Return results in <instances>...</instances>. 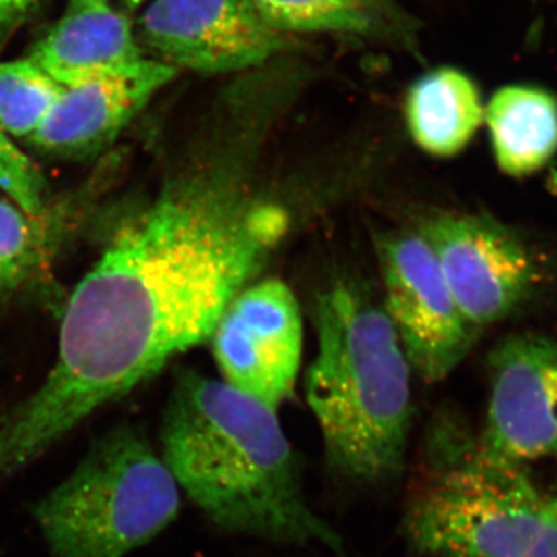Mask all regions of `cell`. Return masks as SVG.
I'll use <instances>...</instances> for the list:
<instances>
[{
    "mask_svg": "<svg viewBox=\"0 0 557 557\" xmlns=\"http://www.w3.org/2000/svg\"><path fill=\"white\" fill-rule=\"evenodd\" d=\"M287 226L284 209L249 196L215 164L171 172L120 219L70 296L47 379L0 412V486L211 339Z\"/></svg>",
    "mask_w": 557,
    "mask_h": 557,
    "instance_id": "6da1fadb",
    "label": "cell"
},
{
    "mask_svg": "<svg viewBox=\"0 0 557 557\" xmlns=\"http://www.w3.org/2000/svg\"><path fill=\"white\" fill-rule=\"evenodd\" d=\"M160 456L180 491L215 525L341 552L338 534L307 502L276 410L225 381L180 376L161 421Z\"/></svg>",
    "mask_w": 557,
    "mask_h": 557,
    "instance_id": "7a4b0ae2",
    "label": "cell"
},
{
    "mask_svg": "<svg viewBox=\"0 0 557 557\" xmlns=\"http://www.w3.org/2000/svg\"><path fill=\"white\" fill-rule=\"evenodd\" d=\"M318 354L307 401L329 461L347 478L384 483L401 474L412 395L410 364L386 311L347 285L317 300Z\"/></svg>",
    "mask_w": 557,
    "mask_h": 557,
    "instance_id": "3957f363",
    "label": "cell"
},
{
    "mask_svg": "<svg viewBox=\"0 0 557 557\" xmlns=\"http://www.w3.org/2000/svg\"><path fill=\"white\" fill-rule=\"evenodd\" d=\"M523 471L480 456L456 429H440L406 509L410 544L440 557H557V496Z\"/></svg>",
    "mask_w": 557,
    "mask_h": 557,
    "instance_id": "277c9868",
    "label": "cell"
},
{
    "mask_svg": "<svg viewBox=\"0 0 557 557\" xmlns=\"http://www.w3.org/2000/svg\"><path fill=\"white\" fill-rule=\"evenodd\" d=\"M180 487L137 424L95 438L67 478L36 498L44 557H127L174 522Z\"/></svg>",
    "mask_w": 557,
    "mask_h": 557,
    "instance_id": "5b68a950",
    "label": "cell"
},
{
    "mask_svg": "<svg viewBox=\"0 0 557 557\" xmlns=\"http://www.w3.org/2000/svg\"><path fill=\"white\" fill-rule=\"evenodd\" d=\"M418 233L469 324L482 330L536 309L557 288V258L485 214H438Z\"/></svg>",
    "mask_w": 557,
    "mask_h": 557,
    "instance_id": "8992f818",
    "label": "cell"
},
{
    "mask_svg": "<svg viewBox=\"0 0 557 557\" xmlns=\"http://www.w3.org/2000/svg\"><path fill=\"white\" fill-rule=\"evenodd\" d=\"M139 33L156 60L203 75H242L296 47L249 0H150Z\"/></svg>",
    "mask_w": 557,
    "mask_h": 557,
    "instance_id": "52a82bcc",
    "label": "cell"
},
{
    "mask_svg": "<svg viewBox=\"0 0 557 557\" xmlns=\"http://www.w3.org/2000/svg\"><path fill=\"white\" fill-rule=\"evenodd\" d=\"M386 311L410 368L428 383L445 380L467 358L480 330L450 295L437 259L420 233L380 244Z\"/></svg>",
    "mask_w": 557,
    "mask_h": 557,
    "instance_id": "ba28073f",
    "label": "cell"
},
{
    "mask_svg": "<svg viewBox=\"0 0 557 557\" xmlns=\"http://www.w3.org/2000/svg\"><path fill=\"white\" fill-rule=\"evenodd\" d=\"M487 366L486 423L474 440L480 456L518 469L557 460V339L509 336L491 351Z\"/></svg>",
    "mask_w": 557,
    "mask_h": 557,
    "instance_id": "9c48e42d",
    "label": "cell"
},
{
    "mask_svg": "<svg viewBox=\"0 0 557 557\" xmlns=\"http://www.w3.org/2000/svg\"><path fill=\"white\" fill-rule=\"evenodd\" d=\"M302 336L299 304L287 284L265 278L245 287L211 336L222 381L276 410L293 394Z\"/></svg>",
    "mask_w": 557,
    "mask_h": 557,
    "instance_id": "30bf717a",
    "label": "cell"
},
{
    "mask_svg": "<svg viewBox=\"0 0 557 557\" xmlns=\"http://www.w3.org/2000/svg\"><path fill=\"white\" fill-rule=\"evenodd\" d=\"M178 70L146 57L123 72L64 87L28 141L47 156L81 160L109 148Z\"/></svg>",
    "mask_w": 557,
    "mask_h": 557,
    "instance_id": "8fae6325",
    "label": "cell"
},
{
    "mask_svg": "<svg viewBox=\"0 0 557 557\" xmlns=\"http://www.w3.org/2000/svg\"><path fill=\"white\" fill-rule=\"evenodd\" d=\"M62 87L123 72L145 60L129 14L113 7H70L30 54Z\"/></svg>",
    "mask_w": 557,
    "mask_h": 557,
    "instance_id": "7c38bea8",
    "label": "cell"
},
{
    "mask_svg": "<svg viewBox=\"0 0 557 557\" xmlns=\"http://www.w3.org/2000/svg\"><path fill=\"white\" fill-rule=\"evenodd\" d=\"M498 170L509 177L537 174L557 156V98L533 86H505L485 106Z\"/></svg>",
    "mask_w": 557,
    "mask_h": 557,
    "instance_id": "4fadbf2b",
    "label": "cell"
},
{
    "mask_svg": "<svg viewBox=\"0 0 557 557\" xmlns=\"http://www.w3.org/2000/svg\"><path fill=\"white\" fill-rule=\"evenodd\" d=\"M413 141L435 157L461 152L485 120L478 84L454 67L424 73L410 86L405 102Z\"/></svg>",
    "mask_w": 557,
    "mask_h": 557,
    "instance_id": "5bb4252c",
    "label": "cell"
},
{
    "mask_svg": "<svg viewBox=\"0 0 557 557\" xmlns=\"http://www.w3.org/2000/svg\"><path fill=\"white\" fill-rule=\"evenodd\" d=\"M276 30L336 33L410 46L413 25L394 0H249Z\"/></svg>",
    "mask_w": 557,
    "mask_h": 557,
    "instance_id": "9a60e30c",
    "label": "cell"
},
{
    "mask_svg": "<svg viewBox=\"0 0 557 557\" xmlns=\"http://www.w3.org/2000/svg\"><path fill=\"white\" fill-rule=\"evenodd\" d=\"M62 90L32 57L0 62V127L10 138L33 137Z\"/></svg>",
    "mask_w": 557,
    "mask_h": 557,
    "instance_id": "2e32d148",
    "label": "cell"
},
{
    "mask_svg": "<svg viewBox=\"0 0 557 557\" xmlns=\"http://www.w3.org/2000/svg\"><path fill=\"white\" fill-rule=\"evenodd\" d=\"M50 215L35 218L0 199V299L24 288L50 258Z\"/></svg>",
    "mask_w": 557,
    "mask_h": 557,
    "instance_id": "e0dca14e",
    "label": "cell"
},
{
    "mask_svg": "<svg viewBox=\"0 0 557 557\" xmlns=\"http://www.w3.org/2000/svg\"><path fill=\"white\" fill-rule=\"evenodd\" d=\"M0 190L35 218L50 214L49 183L0 127Z\"/></svg>",
    "mask_w": 557,
    "mask_h": 557,
    "instance_id": "ac0fdd59",
    "label": "cell"
},
{
    "mask_svg": "<svg viewBox=\"0 0 557 557\" xmlns=\"http://www.w3.org/2000/svg\"><path fill=\"white\" fill-rule=\"evenodd\" d=\"M40 0H0V32L30 13Z\"/></svg>",
    "mask_w": 557,
    "mask_h": 557,
    "instance_id": "d6986e66",
    "label": "cell"
},
{
    "mask_svg": "<svg viewBox=\"0 0 557 557\" xmlns=\"http://www.w3.org/2000/svg\"><path fill=\"white\" fill-rule=\"evenodd\" d=\"M150 0H70V7L91 5V3H101V5L113 7V9L129 13L139 7L149 3Z\"/></svg>",
    "mask_w": 557,
    "mask_h": 557,
    "instance_id": "ffe728a7",
    "label": "cell"
}]
</instances>
